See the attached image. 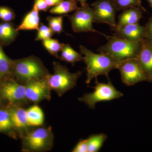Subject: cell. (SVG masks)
<instances>
[{"mask_svg": "<svg viewBox=\"0 0 152 152\" xmlns=\"http://www.w3.org/2000/svg\"><path fill=\"white\" fill-rule=\"evenodd\" d=\"M26 86V97L27 101L34 104L44 100L51 99V89L45 79L28 82Z\"/></svg>", "mask_w": 152, "mask_h": 152, "instance_id": "obj_10", "label": "cell"}, {"mask_svg": "<svg viewBox=\"0 0 152 152\" xmlns=\"http://www.w3.org/2000/svg\"><path fill=\"white\" fill-rule=\"evenodd\" d=\"M113 1L118 11H123L130 8L137 7H140L146 10L142 7L141 0H113Z\"/></svg>", "mask_w": 152, "mask_h": 152, "instance_id": "obj_26", "label": "cell"}, {"mask_svg": "<svg viewBox=\"0 0 152 152\" xmlns=\"http://www.w3.org/2000/svg\"><path fill=\"white\" fill-rule=\"evenodd\" d=\"M29 126H39L44 122L43 112L39 106L34 105L26 110Z\"/></svg>", "mask_w": 152, "mask_h": 152, "instance_id": "obj_19", "label": "cell"}, {"mask_svg": "<svg viewBox=\"0 0 152 152\" xmlns=\"http://www.w3.org/2000/svg\"><path fill=\"white\" fill-rule=\"evenodd\" d=\"M116 69L120 71L123 83L128 86H134L140 82H149L136 58L120 62Z\"/></svg>", "mask_w": 152, "mask_h": 152, "instance_id": "obj_8", "label": "cell"}, {"mask_svg": "<svg viewBox=\"0 0 152 152\" xmlns=\"http://www.w3.org/2000/svg\"><path fill=\"white\" fill-rule=\"evenodd\" d=\"M12 128L9 110L0 109V132H7Z\"/></svg>", "mask_w": 152, "mask_h": 152, "instance_id": "obj_24", "label": "cell"}, {"mask_svg": "<svg viewBox=\"0 0 152 152\" xmlns=\"http://www.w3.org/2000/svg\"><path fill=\"white\" fill-rule=\"evenodd\" d=\"M34 6L38 11L42 12H47L50 8L45 0H34Z\"/></svg>", "mask_w": 152, "mask_h": 152, "instance_id": "obj_31", "label": "cell"}, {"mask_svg": "<svg viewBox=\"0 0 152 152\" xmlns=\"http://www.w3.org/2000/svg\"><path fill=\"white\" fill-rule=\"evenodd\" d=\"M54 34L53 31L49 26H47L44 24L40 23L37 30L35 40L43 41L50 39L52 37Z\"/></svg>", "mask_w": 152, "mask_h": 152, "instance_id": "obj_27", "label": "cell"}, {"mask_svg": "<svg viewBox=\"0 0 152 152\" xmlns=\"http://www.w3.org/2000/svg\"><path fill=\"white\" fill-rule=\"evenodd\" d=\"M111 28L115 33L113 36L117 37L135 42H141L145 39V26L139 23Z\"/></svg>", "mask_w": 152, "mask_h": 152, "instance_id": "obj_12", "label": "cell"}, {"mask_svg": "<svg viewBox=\"0 0 152 152\" xmlns=\"http://www.w3.org/2000/svg\"><path fill=\"white\" fill-rule=\"evenodd\" d=\"M107 137V136L104 133L91 135L87 139L88 152H99Z\"/></svg>", "mask_w": 152, "mask_h": 152, "instance_id": "obj_21", "label": "cell"}, {"mask_svg": "<svg viewBox=\"0 0 152 152\" xmlns=\"http://www.w3.org/2000/svg\"><path fill=\"white\" fill-rule=\"evenodd\" d=\"M66 15L58 17L49 16L47 18L49 27L54 34H60L63 32V19Z\"/></svg>", "mask_w": 152, "mask_h": 152, "instance_id": "obj_25", "label": "cell"}, {"mask_svg": "<svg viewBox=\"0 0 152 152\" xmlns=\"http://www.w3.org/2000/svg\"><path fill=\"white\" fill-rule=\"evenodd\" d=\"M53 73L49 74L45 78L51 90L54 91L60 97L74 88L83 72L71 73L65 66L57 62H53Z\"/></svg>", "mask_w": 152, "mask_h": 152, "instance_id": "obj_4", "label": "cell"}, {"mask_svg": "<svg viewBox=\"0 0 152 152\" xmlns=\"http://www.w3.org/2000/svg\"><path fill=\"white\" fill-rule=\"evenodd\" d=\"M77 3L76 0H63L58 4L52 7L50 12L61 15H67L78 8Z\"/></svg>", "mask_w": 152, "mask_h": 152, "instance_id": "obj_20", "label": "cell"}, {"mask_svg": "<svg viewBox=\"0 0 152 152\" xmlns=\"http://www.w3.org/2000/svg\"><path fill=\"white\" fill-rule=\"evenodd\" d=\"M70 21L72 28L75 32L83 33L91 32L99 33L106 37L107 39L110 38L100 32L94 29V12L92 8L87 4L86 6L79 7L73 14L66 15Z\"/></svg>", "mask_w": 152, "mask_h": 152, "instance_id": "obj_7", "label": "cell"}, {"mask_svg": "<svg viewBox=\"0 0 152 152\" xmlns=\"http://www.w3.org/2000/svg\"><path fill=\"white\" fill-rule=\"evenodd\" d=\"M1 95H0V105H1Z\"/></svg>", "mask_w": 152, "mask_h": 152, "instance_id": "obj_36", "label": "cell"}, {"mask_svg": "<svg viewBox=\"0 0 152 152\" xmlns=\"http://www.w3.org/2000/svg\"><path fill=\"white\" fill-rule=\"evenodd\" d=\"M80 49L81 53L84 56L83 61L86 65L87 84H89L92 80L97 78L99 76H105L109 78L110 72L116 69L119 62L107 54L95 53L82 45L80 46Z\"/></svg>", "mask_w": 152, "mask_h": 152, "instance_id": "obj_1", "label": "cell"}, {"mask_svg": "<svg viewBox=\"0 0 152 152\" xmlns=\"http://www.w3.org/2000/svg\"><path fill=\"white\" fill-rule=\"evenodd\" d=\"M3 78L2 77H1V76H0V83H1V80H2Z\"/></svg>", "mask_w": 152, "mask_h": 152, "instance_id": "obj_35", "label": "cell"}, {"mask_svg": "<svg viewBox=\"0 0 152 152\" xmlns=\"http://www.w3.org/2000/svg\"><path fill=\"white\" fill-rule=\"evenodd\" d=\"M63 1V0H45L48 5L50 7L57 5Z\"/></svg>", "mask_w": 152, "mask_h": 152, "instance_id": "obj_32", "label": "cell"}, {"mask_svg": "<svg viewBox=\"0 0 152 152\" xmlns=\"http://www.w3.org/2000/svg\"><path fill=\"white\" fill-rule=\"evenodd\" d=\"M76 1L80 3L81 7H84V6H86L88 4L87 3V0H76Z\"/></svg>", "mask_w": 152, "mask_h": 152, "instance_id": "obj_33", "label": "cell"}, {"mask_svg": "<svg viewBox=\"0 0 152 152\" xmlns=\"http://www.w3.org/2000/svg\"><path fill=\"white\" fill-rule=\"evenodd\" d=\"M73 152H88V142L87 139L80 140L73 149Z\"/></svg>", "mask_w": 152, "mask_h": 152, "instance_id": "obj_30", "label": "cell"}, {"mask_svg": "<svg viewBox=\"0 0 152 152\" xmlns=\"http://www.w3.org/2000/svg\"><path fill=\"white\" fill-rule=\"evenodd\" d=\"M40 24L39 11L33 6L32 10L25 16L17 29L19 31L22 30H37Z\"/></svg>", "mask_w": 152, "mask_h": 152, "instance_id": "obj_16", "label": "cell"}, {"mask_svg": "<svg viewBox=\"0 0 152 152\" xmlns=\"http://www.w3.org/2000/svg\"><path fill=\"white\" fill-rule=\"evenodd\" d=\"M2 86L0 89V95L3 99L12 103H23L27 101L25 84L10 80Z\"/></svg>", "mask_w": 152, "mask_h": 152, "instance_id": "obj_11", "label": "cell"}, {"mask_svg": "<svg viewBox=\"0 0 152 152\" xmlns=\"http://www.w3.org/2000/svg\"><path fill=\"white\" fill-rule=\"evenodd\" d=\"M94 12V23H106L111 28L116 26L118 10L113 0H97L91 4Z\"/></svg>", "mask_w": 152, "mask_h": 152, "instance_id": "obj_9", "label": "cell"}, {"mask_svg": "<svg viewBox=\"0 0 152 152\" xmlns=\"http://www.w3.org/2000/svg\"><path fill=\"white\" fill-rule=\"evenodd\" d=\"M107 83H99L96 80L94 92L85 94L78 98L79 101L84 103L91 109H94L96 104L100 102H108L122 97V93L117 90L109 78Z\"/></svg>", "mask_w": 152, "mask_h": 152, "instance_id": "obj_5", "label": "cell"}, {"mask_svg": "<svg viewBox=\"0 0 152 152\" xmlns=\"http://www.w3.org/2000/svg\"><path fill=\"white\" fill-rule=\"evenodd\" d=\"M11 74L26 84L32 81L45 79L50 73L41 59L32 56L12 60Z\"/></svg>", "mask_w": 152, "mask_h": 152, "instance_id": "obj_2", "label": "cell"}, {"mask_svg": "<svg viewBox=\"0 0 152 152\" xmlns=\"http://www.w3.org/2000/svg\"><path fill=\"white\" fill-rule=\"evenodd\" d=\"M146 10L140 7H133L124 10L118 18L116 26L121 27L126 25L138 23Z\"/></svg>", "mask_w": 152, "mask_h": 152, "instance_id": "obj_14", "label": "cell"}, {"mask_svg": "<svg viewBox=\"0 0 152 152\" xmlns=\"http://www.w3.org/2000/svg\"><path fill=\"white\" fill-rule=\"evenodd\" d=\"M42 45L50 54L59 58L58 53L61 50L63 43H60L56 39L51 38L42 41Z\"/></svg>", "mask_w": 152, "mask_h": 152, "instance_id": "obj_23", "label": "cell"}, {"mask_svg": "<svg viewBox=\"0 0 152 152\" xmlns=\"http://www.w3.org/2000/svg\"><path fill=\"white\" fill-rule=\"evenodd\" d=\"M148 1V2L150 6L152 9V0H147Z\"/></svg>", "mask_w": 152, "mask_h": 152, "instance_id": "obj_34", "label": "cell"}, {"mask_svg": "<svg viewBox=\"0 0 152 152\" xmlns=\"http://www.w3.org/2000/svg\"><path fill=\"white\" fill-rule=\"evenodd\" d=\"M145 40L152 45V15L145 26Z\"/></svg>", "mask_w": 152, "mask_h": 152, "instance_id": "obj_29", "label": "cell"}, {"mask_svg": "<svg viewBox=\"0 0 152 152\" xmlns=\"http://www.w3.org/2000/svg\"><path fill=\"white\" fill-rule=\"evenodd\" d=\"M23 141L25 151H43L53 147V136L51 128H39L26 133Z\"/></svg>", "mask_w": 152, "mask_h": 152, "instance_id": "obj_6", "label": "cell"}, {"mask_svg": "<svg viewBox=\"0 0 152 152\" xmlns=\"http://www.w3.org/2000/svg\"><path fill=\"white\" fill-rule=\"evenodd\" d=\"M15 18L13 10L7 6H0V22H12Z\"/></svg>", "mask_w": 152, "mask_h": 152, "instance_id": "obj_28", "label": "cell"}, {"mask_svg": "<svg viewBox=\"0 0 152 152\" xmlns=\"http://www.w3.org/2000/svg\"><path fill=\"white\" fill-rule=\"evenodd\" d=\"M61 52L59 58L61 61L70 63L73 66L75 65L76 62L83 61V55L75 50L69 44H63Z\"/></svg>", "mask_w": 152, "mask_h": 152, "instance_id": "obj_18", "label": "cell"}, {"mask_svg": "<svg viewBox=\"0 0 152 152\" xmlns=\"http://www.w3.org/2000/svg\"><path fill=\"white\" fill-rule=\"evenodd\" d=\"M107 40V43L100 47L98 51L110 55L118 62L136 58L141 48L142 42H131L114 36Z\"/></svg>", "mask_w": 152, "mask_h": 152, "instance_id": "obj_3", "label": "cell"}, {"mask_svg": "<svg viewBox=\"0 0 152 152\" xmlns=\"http://www.w3.org/2000/svg\"><path fill=\"white\" fill-rule=\"evenodd\" d=\"M3 46L0 43V76L4 78L12 75V60L10 59L5 53Z\"/></svg>", "mask_w": 152, "mask_h": 152, "instance_id": "obj_22", "label": "cell"}, {"mask_svg": "<svg viewBox=\"0 0 152 152\" xmlns=\"http://www.w3.org/2000/svg\"><path fill=\"white\" fill-rule=\"evenodd\" d=\"M18 34L19 31L12 22H0V43L3 46L10 45Z\"/></svg>", "mask_w": 152, "mask_h": 152, "instance_id": "obj_15", "label": "cell"}, {"mask_svg": "<svg viewBox=\"0 0 152 152\" xmlns=\"http://www.w3.org/2000/svg\"><path fill=\"white\" fill-rule=\"evenodd\" d=\"M144 74L152 82V45L145 40L142 42V46L136 58Z\"/></svg>", "mask_w": 152, "mask_h": 152, "instance_id": "obj_13", "label": "cell"}, {"mask_svg": "<svg viewBox=\"0 0 152 152\" xmlns=\"http://www.w3.org/2000/svg\"><path fill=\"white\" fill-rule=\"evenodd\" d=\"M13 128L23 129L29 126L28 124L26 110L15 107L9 109Z\"/></svg>", "mask_w": 152, "mask_h": 152, "instance_id": "obj_17", "label": "cell"}]
</instances>
